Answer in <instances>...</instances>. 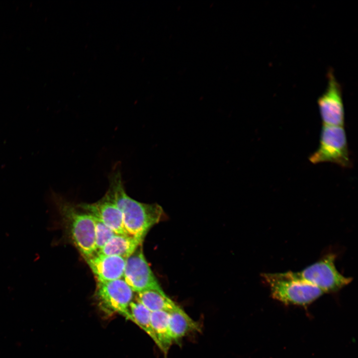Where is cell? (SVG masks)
Returning <instances> with one entry per match:
<instances>
[{"instance_id":"6da1fadb","label":"cell","mask_w":358,"mask_h":358,"mask_svg":"<svg viewBox=\"0 0 358 358\" xmlns=\"http://www.w3.org/2000/svg\"><path fill=\"white\" fill-rule=\"evenodd\" d=\"M107 191L120 210L127 233L143 241L150 229L165 216L157 203H144L130 197L126 192L119 164H116L109 177Z\"/></svg>"},{"instance_id":"7a4b0ae2","label":"cell","mask_w":358,"mask_h":358,"mask_svg":"<svg viewBox=\"0 0 358 358\" xmlns=\"http://www.w3.org/2000/svg\"><path fill=\"white\" fill-rule=\"evenodd\" d=\"M55 203L60 223L83 257L95 252V222L93 217L60 196Z\"/></svg>"},{"instance_id":"3957f363","label":"cell","mask_w":358,"mask_h":358,"mask_svg":"<svg viewBox=\"0 0 358 358\" xmlns=\"http://www.w3.org/2000/svg\"><path fill=\"white\" fill-rule=\"evenodd\" d=\"M262 276L272 297L286 305H307L324 293L318 287L297 277L293 271L266 273Z\"/></svg>"},{"instance_id":"277c9868","label":"cell","mask_w":358,"mask_h":358,"mask_svg":"<svg viewBox=\"0 0 358 358\" xmlns=\"http://www.w3.org/2000/svg\"><path fill=\"white\" fill-rule=\"evenodd\" d=\"M134 291L123 278L107 281H97L95 299L100 310L107 316L120 315L131 320L129 306L134 298Z\"/></svg>"},{"instance_id":"5b68a950","label":"cell","mask_w":358,"mask_h":358,"mask_svg":"<svg viewBox=\"0 0 358 358\" xmlns=\"http://www.w3.org/2000/svg\"><path fill=\"white\" fill-rule=\"evenodd\" d=\"M336 255L329 253L302 270L293 272L298 278L321 289L324 293L336 292L349 284L352 278L342 274L336 268Z\"/></svg>"},{"instance_id":"8992f818","label":"cell","mask_w":358,"mask_h":358,"mask_svg":"<svg viewBox=\"0 0 358 358\" xmlns=\"http://www.w3.org/2000/svg\"><path fill=\"white\" fill-rule=\"evenodd\" d=\"M312 164L330 162L343 168L351 167L345 130L343 126L323 125L319 147L309 158Z\"/></svg>"},{"instance_id":"52a82bcc","label":"cell","mask_w":358,"mask_h":358,"mask_svg":"<svg viewBox=\"0 0 358 358\" xmlns=\"http://www.w3.org/2000/svg\"><path fill=\"white\" fill-rule=\"evenodd\" d=\"M123 277L136 293L150 290L164 292L146 260L142 244L126 259Z\"/></svg>"},{"instance_id":"ba28073f","label":"cell","mask_w":358,"mask_h":358,"mask_svg":"<svg viewBox=\"0 0 358 358\" xmlns=\"http://www.w3.org/2000/svg\"><path fill=\"white\" fill-rule=\"evenodd\" d=\"M327 85L325 91L317 100V104L324 125L343 126L345 111L342 88L333 72L327 73Z\"/></svg>"},{"instance_id":"9c48e42d","label":"cell","mask_w":358,"mask_h":358,"mask_svg":"<svg viewBox=\"0 0 358 358\" xmlns=\"http://www.w3.org/2000/svg\"><path fill=\"white\" fill-rule=\"evenodd\" d=\"M76 206L101 221L116 234H128L124 226L122 213L107 191L95 202L81 203Z\"/></svg>"},{"instance_id":"30bf717a","label":"cell","mask_w":358,"mask_h":358,"mask_svg":"<svg viewBox=\"0 0 358 358\" xmlns=\"http://www.w3.org/2000/svg\"><path fill=\"white\" fill-rule=\"evenodd\" d=\"M97 281H107L123 278L126 259L116 256L94 252L84 257Z\"/></svg>"},{"instance_id":"8fae6325","label":"cell","mask_w":358,"mask_h":358,"mask_svg":"<svg viewBox=\"0 0 358 358\" xmlns=\"http://www.w3.org/2000/svg\"><path fill=\"white\" fill-rule=\"evenodd\" d=\"M169 326L173 343L179 342L187 334L200 330L199 324L178 305L169 312Z\"/></svg>"},{"instance_id":"7c38bea8","label":"cell","mask_w":358,"mask_h":358,"mask_svg":"<svg viewBox=\"0 0 358 358\" xmlns=\"http://www.w3.org/2000/svg\"><path fill=\"white\" fill-rule=\"evenodd\" d=\"M143 241L129 234H116L103 247L95 252L105 255L119 256L126 259L142 244Z\"/></svg>"},{"instance_id":"4fadbf2b","label":"cell","mask_w":358,"mask_h":358,"mask_svg":"<svg viewBox=\"0 0 358 358\" xmlns=\"http://www.w3.org/2000/svg\"><path fill=\"white\" fill-rule=\"evenodd\" d=\"M152 329L157 340V346L166 356L173 343L169 326V312L164 311L151 313Z\"/></svg>"},{"instance_id":"5bb4252c","label":"cell","mask_w":358,"mask_h":358,"mask_svg":"<svg viewBox=\"0 0 358 358\" xmlns=\"http://www.w3.org/2000/svg\"><path fill=\"white\" fill-rule=\"evenodd\" d=\"M136 299L151 312L160 311L170 312L177 306L164 292L153 290L137 293Z\"/></svg>"},{"instance_id":"9a60e30c","label":"cell","mask_w":358,"mask_h":358,"mask_svg":"<svg viewBox=\"0 0 358 358\" xmlns=\"http://www.w3.org/2000/svg\"><path fill=\"white\" fill-rule=\"evenodd\" d=\"M131 321L145 331L157 345V340L151 324V312L136 299L129 306Z\"/></svg>"},{"instance_id":"2e32d148","label":"cell","mask_w":358,"mask_h":358,"mask_svg":"<svg viewBox=\"0 0 358 358\" xmlns=\"http://www.w3.org/2000/svg\"><path fill=\"white\" fill-rule=\"evenodd\" d=\"M93 218L95 225V252H97L103 247L116 233L101 221L94 217Z\"/></svg>"}]
</instances>
